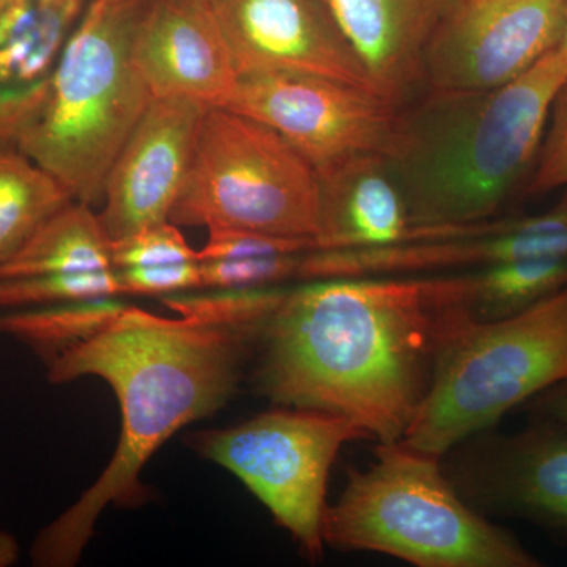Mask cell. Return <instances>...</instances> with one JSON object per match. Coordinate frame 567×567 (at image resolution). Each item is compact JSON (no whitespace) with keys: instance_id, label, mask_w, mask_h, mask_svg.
<instances>
[{"instance_id":"1","label":"cell","mask_w":567,"mask_h":567,"mask_svg":"<svg viewBox=\"0 0 567 567\" xmlns=\"http://www.w3.org/2000/svg\"><path fill=\"white\" fill-rule=\"evenodd\" d=\"M473 276L306 281L254 341L256 391L279 406L349 417L377 443L402 442L440 360L473 319Z\"/></svg>"},{"instance_id":"2","label":"cell","mask_w":567,"mask_h":567,"mask_svg":"<svg viewBox=\"0 0 567 567\" xmlns=\"http://www.w3.org/2000/svg\"><path fill=\"white\" fill-rule=\"evenodd\" d=\"M164 301L178 317L126 306L91 338L47 361L52 385L103 379L117 395L122 432L99 480L37 535L35 566L76 565L107 506L136 507L147 499L141 473L153 454L185 425L218 412L237 391L267 317L246 316L215 292L175 293Z\"/></svg>"},{"instance_id":"3","label":"cell","mask_w":567,"mask_h":567,"mask_svg":"<svg viewBox=\"0 0 567 567\" xmlns=\"http://www.w3.org/2000/svg\"><path fill=\"white\" fill-rule=\"evenodd\" d=\"M566 81L567 55L557 48L503 87L425 91L402 106L383 155L413 221L429 229L492 221L528 181Z\"/></svg>"},{"instance_id":"4","label":"cell","mask_w":567,"mask_h":567,"mask_svg":"<svg viewBox=\"0 0 567 567\" xmlns=\"http://www.w3.org/2000/svg\"><path fill=\"white\" fill-rule=\"evenodd\" d=\"M151 2L89 0L50 73L39 117L18 142V151L91 207L102 204L112 163L153 100L134 61Z\"/></svg>"},{"instance_id":"5","label":"cell","mask_w":567,"mask_h":567,"mask_svg":"<svg viewBox=\"0 0 567 567\" xmlns=\"http://www.w3.org/2000/svg\"><path fill=\"white\" fill-rule=\"evenodd\" d=\"M324 546L375 551L417 567H539L513 533L492 524L458 494L442 457L379 443L368 468H350L327 505Z\"/></svg>"},{"instance_id":"6","label":"cell","mask_w":567,"mask_h":567,"mask_svg":"<svg viewBox=\"0 0 567 567\" xmlns=\"http://www.w3.org/2000/svg\"><path fill=\"white\" fill-rule=\"evenodd\" d=\"M567 380V286L522 315L470 319L446 347L434 383L402 442L434 456Z\"/></svg>"},{"instance_id":"7","label":"cell","mask_w":567,"mask_h":567,"mask_svg":"<svg viewBox=\"0 0 567 567\" xmlns=\"http://www.w3.org/2000/svg\"><path fill=\"white\" fill-rule=\"evenodd\" d=\"M169 221L315 241V166L270 126L210 107Z\"/></svg>"},{"instance_id":"8","label":"cell","mask_w":567,"mask_h":567,"mask_svg":"<svg viewBox=\"0 0 567 567\" xmlns=\"http://www.w3.org/2000/svg\"><path fill=\"white\" fill-rule=\"evenodd\" d=\"M276 406L233 427L196 432L188 445L238 477L306 557L319 561L331 466L342 446L371 436L346 416Z\"/></svg>"},{"instance_id":"9","label":"cell","mask_w":567,"mask_h":567,"mask_svg":"<svg viewBox=\"0 0 567 567\" xmlns=\"http://www.w3.org/2000/svg\"><path fill=\"white\" fill-rule=\"evenodd\" d=\"M566 0H456L421 63L425 91L503 87L557 50Z\"/></svg>"},{"instance_id":"10","label":"cell","mask_w":567,"mask_h":567,"mask_svg":"<svg viewBox=\"0 0 567 567\" xmlns=\"http://www.w3.org/2000/svg\"><path fill=\"white\" fill-rule=\"evenodd\" d=\"M226 110L270 126L317 167L385 152L399 107L380 93L303 73L238 76Z\"/></svg>"},{"instance_id":"11","label":"cell","mask_w":567,"mask_h":567,"mask_svg":"<svg viewBox=\"0 0 567 567\" xmlns=\"http://www.w3.org/2000/svg\"><path fill=\"white\" fill-rule=\"evenodd\" d=\"M446 456L447 477L481 514L528 522L567 546L565 429L529 420L514 434L481 432Z\"/></svg>"},{"instance_id":"12","label":"cell","mask_w":567,"mask_h":567,"mask_svg":"<svg viewBox=\"0 0 567 567\" xmlns=\"http://www.w3.org/2000/svg\"><path fill=\"white\" fill-rule=\"evenodd\" d=\"M212 9L238 76L315 74L377 92L330 0H216Z\"/></svg>"},{"instance_id":"13","label":"cell","mask_w":567,"mask_h":567,"mask_svg":"<svg viewBox=\"0 0 567 567\" xmlns=\"http://www.w3.org/2000/svg\"><path fill=\"white\" fill-rule=\"evenodd\" d=\"M207 110L177 96L148 104L104 183L99 218L110 241L169 221Z\"/></svg>"},{"instance_id":"14","label":"cell","mask_w":567,"mask_h":567,"mask_svg":"<svg viewBox=\"0 0 567 567\" xmlns=\"http://www.w3.org/2000/svg\"><path fill=\"white\" fill-rule=\"evenodd\" d=\"M319 221L316 249L379 248L483 234L486 224L457 229H429L412 213L382 152L354 153L317 167Z\"/></svg>"},{"instance_id":"15","label":"cell","mask_w":567,"mask_h":567,"mask_svg":"<svg viewBox=\"0 0 567 567\" xmlns=\"http://www.w3.org/2000/svg\"><path fill=\"white\" fill-rule=\"evenodd\" d=\"M134 61L153 99L226 107L238 82L215 11L182 0H152L134 39Z\"/></svg>"},{"instance_id":"16","label":"cell","mask_w":567,"mask_h":567,"mask_svg":"<svg viewBox=\"0 0 567 567\" xmlns=\"http://www.w3.org/2000/svg\"><path fill=\"white\" fill-rule=\"evenodd\" d=\"M539 257H567V233H509V219L503 218L486 234L344 251L312 249L301 260L298 279L415 276Z\"/></svg>"},{"instance_id":"17","label":"cell","mask_w":567,"mask_h":567,"mask_svg":"<svg viewBox=\"0 0 567 567\" xmlns=\"http://www.w3.org/2000/svg\"><path fill=\"white\" fill-rule=\"evenodd\" d=\"M456 0H330L375 91L401 110L421 84L432 33Z\"/></svg>"},{"instance_id":"18","label":"cell","mask_w":567,"mask_h":567,"mask_svg":"<svg viewBox=\"0 0 567 567\" xmlns=\"http://www.w3.org/2000/svg\"><path fill=\"white\" fill-rule=\"evenodd\" d=\"M111 241L91 205L73 200L0 265V279L111 270Z\"/></svg>"},{"instance_id":"19","label":"cell","mask_w":567,"mask_h":567,"mask_svg":"<svg viewBox=\"0 0 567 567\" xmlns=\"http://www.w3.org/2000/svg\"><path fill=\"white\" fill-rule=\"evenodd\" d=\"M111 265L122 295L169 297L203 289L197 251L171 221L111 241Z\"/></svg>"},{"instance_id":"20","label":"cell","mask_w":567,"mask_h":567,"mask_svg":"<svg viewBox=\"0 0 567 567\" xmlns=\"http://www.w3.org/2000/svg\"><path fill=\"white\" fill-rule=\"evenodd\" d=\"M54 175L17 148H0V265L54 213L73 203Z\"/></svg>"},{"instance_id":"21","label":"cell","mask_w":567,"mask_h":567,"mask_svg":"<svg viewBox=\"0 0 567 567\" xmlns=\"http://www.w3.org/2000/svg\"><path fill=\"white\" fill-rule=\"evenodd\" d=\"M472 276L473 319L496 322L522 315L565 289L567 257L509 260L487 265Z\"/></svg>"},{"instance_id":"22","label":"cell","mask_w":567,"mask_h":567,"mask_svg":"<svg viewBox=\"0 0 567 567\" xmlns=\"http://www.w3.org/2000/svg\"><path fill=\"white\" fill-rule=\"evenodd\" d=\"M125 308L114 298H92L14 309L9 315L0 316V334L32 347L48 361L66 347L91 338Z\"/></svg>"},{"instance_id":"23","label":"cell","mask_w":567,"mask_h":567,"mask_svg":"<svg viewBox=\"0 0 567 567\" xmlns=\"http://www.w3.org/2000/svg\"><path fill=\"white\" fill-rule=\"evenodd\" d=\"M122 295L112 270L0 279V308L25 309Z\"/></svg>"},{"instance_id":"24","label":"cell","mask_w":567,"mask_h":567,"mask_svg":"<svg viewBox=\"0 0 567 567\" xmlns=\"http://www.w3.org/2000/svg\"><path fill=\"white\" fill-rule=\"evenodd\" d=\"M306 252H233L199 259L203 289H257L300 275Z\"/></svg>"},{"instance_id":"25","label":"cell","mask_w":567,"mask_h":567,"mask_svg":"<svg viewBox=\"0 0 567 567\" xmlns=\"http://www.w3.org/2000/svg\"><path fill=\"white\" fill-rule=\"evenodd\" d=\"M559 188H567V81L551 104L539 155L524 193L543 196Z\"/></svg>"},{"instance_id":"26","label":"cell","mask_w":567,"mask_h":567,"mask_svg":"<svg viewBox=\"0 0 567 567\" xmlns=\"http://www.w3.org/2000/svg\"><path fill=\"white\" fill-rule=\"evenodd\" d=\"M50 74L41 80L0 84V148H17L22 133L39 117Z\"/></svg>"},{"instance_id":"27","label":"cell","mask_w":567,"mask_h":567,"mask_svg":"<svg viewBox=\"0 0 567 567\" xmlns=\"http://www.w3.org/2000/svg\"><path fill=\"white\" fill-rule=\"evenodd\" d=\"M529 420L544 421L567 431V380L547 388L524 404Z\"/></svg>"},{"instance_id":"28","label":"cell","mask_w":567,"mask_h":567,"mask_svg":"<svg viewBox=\"0 0 567 567\" xmlns=\"http://www.w3.org/2000/svg\"><path fill=\"white\" fill-rule=\"evenodd\" d=\"M18 558H20V546L17 539L10 533L0 532V567L17 565Z\"/></svg>"},{"instance_id":"29","label":"cell","mask_w":567,"mask_h":567,"mask_svg":"<svg viewBox=\"0 0 567 567\" xmlns=\"http://www.w3.org/2000/svg\"><path fill=\"white\" fill-rule=\"evenodd\" d=\"M182 2L193 3V6L213 7L216 0H182Z\"/></svg>"},{"instance_id":"30","label":"cell","mask_w":567,"mask_h":567,"mask_svg":"<svg viewBox=\"0 0 567 567\" xmlns=\"http://www.w3.org/2000/svg\"><path fill=\"white\" fill-rule=\"evenodd\" d=\"M559 48H561V50L565 51L567 55V0L565 7V33H563V40L561 44H559Z\"/></svg>"},{"instance_id":"31","label":"cell","mask_w":567,"mask_h":567,"mask_svg":"<svg viewBox=\"0 0 567 567\" xmlns=\"http://www.w3.org/2000/svg\"><path fill=\"white\" fill-rule=\"evenodd\" d=\"M40 2H44V0H40Z\"/></svg>"},{"instance_id":"32","label":"cell","mask_w":567,"mask_h":567,"mask_svg":"<svg viewBox=\"0 0 567 567\" xmlns=\"http://www.w3.org/2000/svg\"><path fill=\"white\" fill-rule=\"evenodd\" d=\"M0 3H2V0H0Z\"/></svg>"}]
</instances>
